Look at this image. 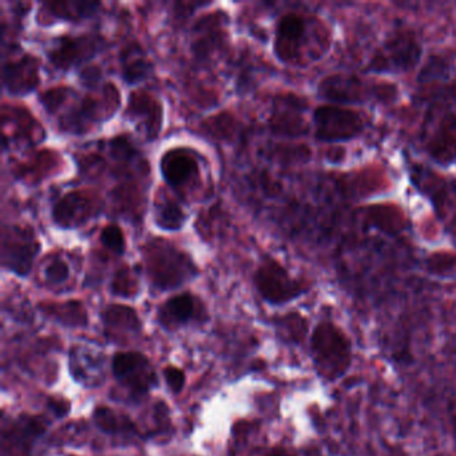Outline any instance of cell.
I'll return each mask as SVG.
<instances>
[{
    "instance_id": "1",
    "label": "cell",
    "mask_w": 456,
    "mask_h": 456,
    "mask_svg": "<svg viewBox=\"0 0 456 456\" xmlns=\"http://www.w3.org/2000/svg\"><path fill=\"white\" fill-rule=\"evenodd\" d=\"M311 352L320 378L333 383L346 375L352 365V343L338 325L320 322L311 336Z\"/></svg>"
},
{
    "instance_id": "2",
    "label": "cell",
    "mask_w": 456,
    "mask_h": 456,
    "mask_svg": "<svg viewBox=\"0 0 456 456\" xmlns=\"http://www.w3.org/2000/svg\"><path fill=\"white\" fill-rule=\"evenodd\" d=\"M322 30L314 22L297 12H288L277 22L273 50L277 60L284 65H297L305 53H309L312 61L320 60L328 49L312 44V33Z\"/></svg>"
},
{
    "instance_id": "3",
    "label": "cell",
    "mask_w": 456,
    "mask_h": 456,
    "mask_svg": "<svg viewBox=\"0 0 456 456\" xmlns=\"http://www.w3.org/2000/svg\"><path fill=\"white\" fill-rule=\"evenodd\" d=\"M145 263L149 279L162 290L175 289L197 273L191 258L164 240H154L146 245Z\"/></svg>"
},
{
    "instance_id": "4",
    "label": "cell",
    "mask_w": 456,
    "mask_h": 456,
    "mask_svg": "<svg viewBox=\"0 0 456 456\" xmlns=\"http://www.w3.org/2000/svg\"><path fill=\"white\" fill-rule=\"evenodd\" d=\"M423 57V46L415 31L395 28L381 42L368 61L367 71L373 74H403L413 70Z\"/></svg>"
},
{
    "instance_id": "5",
    "label": "cell",
    "mask_w": 456,
    "mask_h": 456,
    "mask_svg": "<svg viewBox=\"0 0 456 456\" xmlns=\"http://www.w3.org/2000/svg\"><path fill=\"white\" fill-rule=\"evenodd\" d=\"M312 121L314 137L320 142H348L356 140L365 132L364 117L354 109L346 106H319L314 111Z\"/></svg>"
},
{
    "instance_id": "6",
    "label": "cell",
    "mask_w": 456,
    "mask_h": 456,
    "mask_svg": "<svg viewBox=\"0 0 456 456\" xmlns=\"http://www.w3.org/2000/svg\"><path fill=\"white\" fill-rule=\"evenodd\" d=\"M378 86H370L354 74H330L317 85V94L322 100L338 106L364 105L370 100L391 98V89L387 87L389 85L381 90Z\"/></svg>"
},
{
    "instance_id": "7",
    "label": "cell",
    "mask_w": 456,
    "mask_h": 456,
    "mask_svg": "<svg viewBox=\"0 0 456 456\" xmlns=\"http://www.w3.org/2000/svg\"><path fill=\"white\" fill-rule=\"evenodd\" d=\"M255 284L261 297L273 305L290 303L308 290L304 282L290 276L288 269L272 257H266L258 265Z\"/></svg>"
},
{
    "instance_id": "8",
    "label": "cell",
    "mask_w": 456,
    "mask_h": 456,
    "mask_svg": "<svg viewBox=\"0 0 456 456\" xmlns=\"http://www.w3.org/2000/svg\"><path fill=\"white\" fill-rule=\"evenodd\" d=\"M413 183L428 197L435 212L448 231L456 233V180L432 175L424 167L413 169Z\"/></svg>"
},
{
    "instance_id": "9",
    "label": "cell",
    "mask_w": 456,
    "mask_h": 456,
    "mask_svg": "<svg viewBox=\"0 0 456 456\" xmlns=\"http://www.w3.org/2000/svg\"><path fill=\"white\" fill-rule=\"evenodd\" d=\"M41 250L34 231L22 226H4L2 240V264L18 276H28Z\"/></svg>"
},
{
    "instance_id": "10",
    "label": "cell",
    "mask_w": 456,
    "mask_h": 456,
    "mask_svg": "<svg viewBox=\"0 0 456 456\" xmlns=\"http://www.w3.org/2000/svg\"><path fill=\"white\" fill-rule=\"evenodd\" d=\"M113 373L133 394L145 395L159 383L156 372L145 354L119 352L114 354Z\"/></svg>"
},
{
    "instance_id": "11",
    "label": "cell",
    "mask_w": 456,
    "mask_h": 456,
    "mask_svg": "<svg viewBox=\"0 0 456 456\" xmlns=\"http://www.w3.org/2000/svg\"><path fill=\"white\" fill-rule=\"evenodd\" d=\"M424 151L440 167L456 162V110L437 117L424 134Z\"/></svg>"
},
{
    "instance_id": "12",
    "label": "cell",
    "mask_w": 456,
    "mask_h": 456,
    "mask_svg": "<svg viewBox=\"0 0 456 456\" xmlns=\"http://www.w3.org/2000/svg\"><path fill=\"white\" fill-rule=\"evenodd\" d=\"M101 42L97 37H62L57 39L49 52V60L61 70H68L95 57Z\"/></svg>"
},
{
    "instance_id": "13",
    "label": "cell",
    "mask_w": 456,
    "mask_h": 456,
    "mask_svg": "<svg viewBox=\"0 0 456 456\" xmlns=\"http://www.w3.org/2000/svg\"><path fill=\"white\" fill-rule=\"evenodd\" d=\"M306 105L297 97H284L274 103L269 121L273 134L280 137L297 138L306 134L308 125L304 118Z\"/></svg>"
},
{
    "instance_id": "14",
    "label": "cell",
    "mask_w": 456,
    "mask_h": 456,
    "mask_svg": "<svg viewBox=\"0 0 456 456\" xmlns=\"http://www.w3.org/2000/svg\"><path fill=\"white\" fill-rule=\"evenodd\" d=\"M162 177L173 189L183 191L200 177V164L188 149H170L159 162Z\"/></svg>"
},
{
    "instance_id": "15",
    "label": "cell",
    "mask_w": 456,
    "mask_h": 456,
    "mask_svg": "<svg viewBox=\"0 0 456 456\" xmlns=\"http://www.w3.org/2000/svg\"><path fill=\"white\" fill-rule=\"evenodd\" d=\"M97 212V204L92 197L84 191H70L53 208V220L61 228H79Z\"/></svg>"
},
{
    "instance_id": "16",
    "label": "cell",
    "mask_w": 456,
    "mask_h": 456,
    "mask_svg": "<svg viewBox=\"0 0 456 456\" xmlns=\"http://www.w3.org/2000/svg\"><path fill=\"white\" fill-rule=\"evenodd\" d=\"M39 84V62L30 55L4 66V86L10 95H28Z\"/></svg>"
},
{
    "instance_id": "17",
    "label": "cell",
    "mask_w": 456,
    "mask_h": 456,
    "mask_svg": "<svg viewBox=\"0 0 456 456\" xmlns=\"http://www.w3.org/2000/svg\"><path fill=\"white\" fill-rule=\"evenodd\" d=\"M127 114L145 127L148 138H157L162 126V108L154 98L145 93H134L130 97Z\"/></svg>"
},
{
    "instance_id": "18",
    "label": "cell",
    "mask_w": 456,
    "mask_h": 456,
    "mask_svg": "<svg viewBox=\"0 0 456 456\" xmlns=\"http://www.w3.org/2000/svg\"><path fill=\"white\" fill-rule=\"evenodd\" d=\"M196 298L191 293L175 296L159 308V320L165 327L186 324L196 314Z\"/></svg>"
},
{
    "instance_id": "19",
    "label": "cell",
    "mask_w": 456,
    "mask_h": 456,
    "mask_svg": "<svg viewBox=\"0 0 456 456\" xmlns=\"http://www.w3.org/2000/svg\"><path fill=\"white\" fill-rule=\"evenodd\" d=\"M102 354L86 348H74L71 352V372L78 381H94L100 379L103 365Z\"/></svg>"
},
{
    "instance_id": "20",
    "label": "cell",
    "mask_w": 456,
    "mask_h": 456,
    "mask_svg": "<svg viewBox=\"0 0 456 456\" xmlns=\"http://www.w3.org/2000/svg\"><path fill=\"white\" fill-rule=\"evenodd\" d=\"M103 322L109 335H124V333H138L141 322L137 314L129 306L110 305L103 312Z\"/></svg>"
},
{
    "instance_id": "21",
    "label": "cell",
    "mask_w": 456,
    "mask_h": 456,
    "mask_svg": "<svg viewBox=\"0 0 456 456\" xmlns=\"http://www.w3.org/2000/svg\"><path fill=\"white\" fill-rule=\"evenodd\" d=\"M122 74L127 84L134 85L151 76V63L146 60L142 50L132 45L121 54Z\"/></svg>"
},
{
    "instance_id": "22",
    "label": "cell",
    "mask_w": 456,
    "mask_h": 456,
    "mask_svg": "<svg viewBox=\"0 0 456 456\" xmlns=\"http://www.w3.org/2000/svg\"><path fill=\"white\" fill-rule=\"evenodd\" d=\"M47 12L58 20H81L93 17L100 9L98 2H50L45 4Z\"/></svg>"
},
{
    "instance_id": "23",
    "label": "cell",
    "mask_w": 456,
    "mask_h": 456,
    "mask_svg": "<svg viewBox=\"0 0 456 456\" xmlns=\"http://www.w3.org/2000/svg\"><path fill=\"white\" fill-rule=\"evenodd\" d=\"M185 221V212L175 201L167 200L161 204H157L156 223L164 231H178L183 228Z\"/></svg>"
},
{
    "instance_id": "24",
    "label": "cell",
    "mask_w": 456,
    "mask_h": 456,
    "mask_svg": "<svg viewBox=\"0 0 456 456\" xmlns=\"http://www.w3.org/2000/svg\"><path fill=\"white\" fill-rule=\"evenodd\" d=\"M95 421L97 426L100 427L102 431L108 432V434H116V432L129 431L133 429V424L127 419L122 418V416H117L110 408L100 407L95 410L94 413Z\"/></svg>"
},
{
    "instance_id": "25",
    "label": "cell",
    "mask_w": 456,
    "mask_h": 456,
    "mask_svg": "<svg viewBox=\"0 0 456 456\" xmlns=\"http://www.w3.org/2000/svg\"><path fill=\"white\" fill-rule=\"evenodd\" d=\"M101 242L106 249L111 250L116 255H124L125 250H126V240H125L124 232L114 224L102 229Z\"/></svg>"
},
{
    "instance_id": "26",
    "label": "cell",
    "mask_w": 456,
    "mask_h": 456,
    "mask_svg": "<svg viewBox=\"0 0 456 456\" xmlns=\"http://www.w3.org/2000/svg\"><path fill=\"white\" fill-rule=\"evenodd\" d=\"M279 327L284 336L296 343L303 340L306 335V322L300 314H287L284 319L280 320Z\"/></svg>"
},
{
    "instance_id": "27",
    "label": "cell",
    "mask_w": 456,
    "mask_h": 456,
    "mask_svg": "<svg viewBox=\"0 0 456 456\" xmlns=\"http://www.w3.org/2000/svg\"><path fill=\"white\" fill-rule=\"evenodd\" d=\"M69 276H70V268L61 258L53 260L44 271L45 281L53 285L62 284V282L69 279Z\"/></svg>"
},
{
    "instance_id": "28",
    "label": "cell",
    "mask_w": 456,
    "mask_h": 456,
    "mask_svg": "<svg viewBox=\"0 0 456 456\" xmlns=\"http://www.w3.org/2000/svg\"><path fill=\"white\" fill-rule=\"evenodd\" d=\"M165 380L173 394H180L185 386V373L177 367H167L164 370Z\"/></svg>"
},
{
    "instance_id": "29",
    "label": "cell",
    "mask_w": 456,
    "mask_h": 456,
    "mask_svg": "<svg viewBox=\"0 0 456 456\" xmlns=\"http://www.w3.org/2000/svg\"><path fill=\"white\" fill-rule=\"evenodd\" d=\"M133 288V280L129 269H122L113 281V292L119 296H129Z\"/></svg>"
},
{
    "instance_id": "30",
    "label": "cell",
    "mask_w": 456,
    "mask_h": 456,
    "mask_svg": "<svg viewBox=\"0 0 456 456\" xmlns=\"http://www.w3.org/2000/svg\"><path fill=\"white\" fill-rule=\"evenodd\" d=\"M266 456H296L295 453L290 451L285 450V448H274V450L269 451Z\"/></svg>"
}]
</instances>
